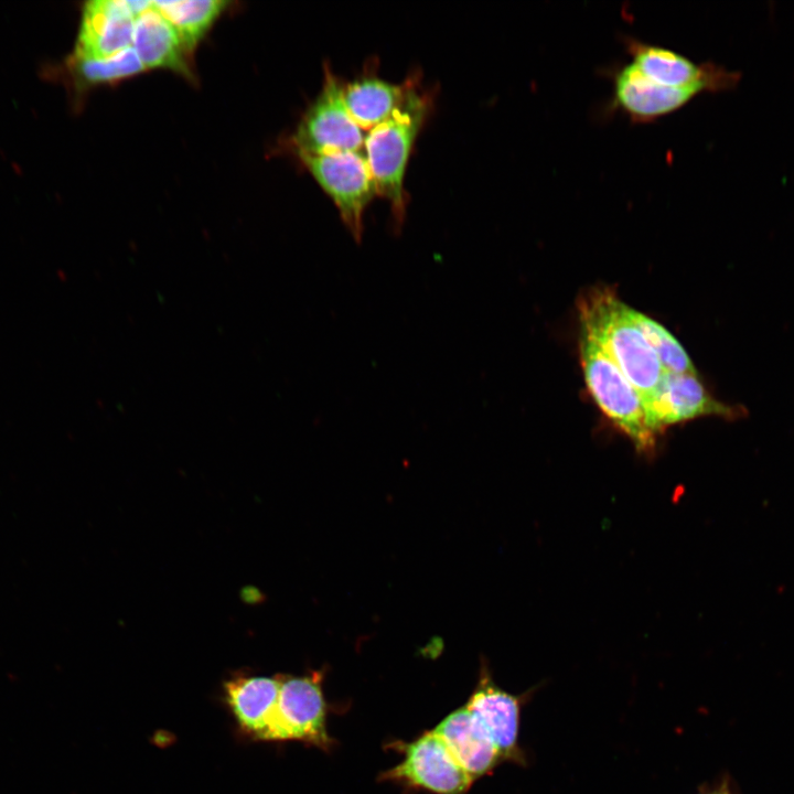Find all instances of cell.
<instances>
[{
    "instance_id": "obj_1",
    "label": "cell",
    "mask_w": 794,
    "mask_h": 794,
    "mask_svg": "<svg viewBox=\"0 0 794 794\" xmlns=\"http://www.w3.org/2000/svg\"><path fill=\"white\" fill-rule=\"evenodd\" d=\"M609 287H593L578 299L580 333L596 342L645 401L665 373L656 353Z\"/></svg>"
},
{
    "instance_id": "obj_2",
    "label": "cell",
    "mask_w": 794,
    "mask_h": 794,
    "mask_svg": "<svg viewBox=\"0 0 794 794\" xmlns=\"http://www.w3.org/2000/svg\"><path fill=\"white\" fill-rule=\"evenodd\" d=\"M432 108V95L416 87L404 104L383 124L374 127L365 139L366 159L377 194L390 205L395 232L403 227L407 193L404 176L407 162Z\"/></svg>"
},
{
    "instance_id": "obj_3",
    "label": "cell",
    "mask_w": 794,
    "mask_h": 794,
    "mask_svg": "<svg viewBox=\"0 0 794 794\" xmlns=\"http://www.w3.org/2000/svg\"><path fill=\"white\" fill-rule=\"evenodd\" d=\"M580 364L588 390L610 422L643 454H652L657 436L646 421L635 387L591 339L580 333Z\"/></svg>"
},
{
    "instance_id": "obj_4",
    "label": "cell",
    "mask_w": 794,
    "mask_h": 794,
    "mask_svg": "<svg viewBox=\"0 0 794 794\" xmlns=\"http://www.w3.org/2000/svg\"><path fill=\"white\" fill-rule=\"evenodd\" d=\"M324 674V669H314L300 676L279 675L278 698L260 741H298L323 751L333 748L322 688Z\"/></svg>"
},
{
    "instance_id": "obj_5",
    "label": "cell",
    "mask_w": 794,
    "mask_h": 794,
    "mask_svg": "<svg viewBox=\"0 0 794 794\" xmlns=\"http://www.w3.org/2000/svg\"><path fill=\"white\" fill-rule=\"evenodd\" d=\"M389 748L403 760L379 774L382 782L430 794H468L474 783L433 730L410 742L393 741Z\"/></svg>"
},
{
    "instance_id": "obj_6",
    "label": "cell",
    "mask_w": 794,
    "mask_h": 794,
    "mask_svg": "<svg viewBox=\"0 0 794 794\" xmlns=\"http://www.w3.org/2000/svg\"><path fill=\"white\" fill-rule=\"evenodd\" d=\"M304 167L336 205L354 240L363 237L364 212L377 195L366 155L361 151L297 153Z\"/></svg>"
},
{
    "instance_id": "obj_7",
    "label": "cell",
    "mask_w": 794,
    "mask_h": 794,
    "mask_svg": "<svg viewBox=\"0 0 794 794\" xmlns=\"http://www.w3.org/2000/svg\"><path fill=\"white\" fill-rule=\"evenodd\" d=\"M344 85L325 64L322 89L293 136L297 153L361 151L366 137L345 106Z\"/></svg>"
},
{
    "instance_id": "obj_8",
    "label": "cell",
    "mask_w": 794,
    "mask_h": 794,
    "mask_svg": "<svg viewBox=\"0 0 794 794\" xmlns=\"http://www.w3.org/2000/svg\"><path fill=\"white\" fill-rule=\"evenodd\" d=\"M612 84L607 111H618L632 122L647 124L667 116L702 93L697 87H672L645 77L631 62L615 64L605 71Z\"/></svg>"
},
{
    "instance_id": "obj_9",
    "label": "cell",
    "mask_w": 794,
    "mask_h": 794,
    "mask_svg": "<svg viewBox=\"0 0 794 794\" xmlns=\"http://www.w3.org/2000/svg\"><path fill=\"white\" fill-rule=\"evenodd\" d=\"M642 405L647 425L656 436L672 425L702 416L733 418L740 414L713 398L697 374L665 372L655 390Z\"/></svg>"
},
{
    "instance_id": "obj_10",
    "label": "cell",
    "mask_w": 794,
    "mask_h": 794,
    "mask_svg": "<svg viewBox=\"0 0 794 794\" xmlns=\"http://www.w3.org/2000/svg\"><path fill=\"white\" fill-rule=\"evenodd\" d=\"M631 63L647 78L672 87H697L702 92L722 89L733 77L713 64H697L670 49L624 36Z\"/></svg>"
},
{
    "instance_id": "obj_11",
    "label": "cell",
    "mask_w": 794,
    "mask_h": 794,
    "mask_svg": "<svg viewBox=\"0 0 794 794\" xmlns=\"http://www.w3.org/2000/svg\"><path fill=\"white\" fill-rule=\"evenodd\" d=\"M465 706L489 732L503 760L519 762L521 699L495 684L484 661L481 662L479 680Z\"/></svg>"
},
{
    "instance_id": "obj_12",
    "label": "cell",
    "mask_w": 794,
    "mask_h": 794,
    "mask_svg": "<svg viewBox=\"0 0 794 794\" xmlns=\"http://www.w3.org/2000/svg\"><path fill=\"white\" fill-rule=\"evenodd\" d=\"M136 17L127 0H95L85 4L74 57L100 58L131 46Z\"/></svg>"
},
{
    "instance_id": "obj_13",
    "label": "cell",
    "mask_w": 794,
    "mask_h": 794,
    "mask_svg": "<svg viewBox=\"0 0 794 794\" xmlns=\"http://www.w3.org/2000/svg\"><path fill=\"white\" fill-rule=\"evenodd\" d=\"M433 731L473 781L504 761L489 732L465 705L444 717Z\"/></svg>"
},
{
    "instance_id": "obj_14",
    "label": "cell",
    "mask_w": 794,
    "mask_h": 794,
    "mask_svg": "<svg viewBox=\"0 0 794 794\" xmlns=\"http://www.w3.org/2000/svg\"><path fill=\"white\" fill-rule=\"evenodd\" d=\"M419 83L417 73L401 84L388 83L377 77L371 63L361 77L344 85V103L360 127L374 128L390 118Z\"/></svg>"
},
{
    "instance_id": "obj_15",
    "label": "cell",
    "mask_w": 794,
    "mask_h": 794,
    "mask_svg": "<svg viewBox=\"0 0 794 794\" xmlns=\"http://www.w3.org/2000/svg\"><path fill=\"white\" fill-rule=\"evenodd\" d=\"M279 675L237 674L224 683V700L238 731L250 740L260 741L276 705Z\"/></svg>"
},
{
    "instance_id": "obj_16",
    "label": "cell",
    "mask_w": 794,
    "mask_h": 794,
    "mask_svg": "<svg viewBox=\"0 0 794 794\" xmlns=\"http://www.w3.org/2000/svg\"><path fill=\"white\" fill-rule=\"evenodd\" d=\"M131 46L144 68L184 72L185 46L174 28L154 9L136 18Z\"/></svg>"
},
{
    "instance_id": "obj_17",
    "label": "cell",
    "mask_w": 794,
    "mask_h": 794,
    "mask_svg": "<svg viewBox=\"0 0 794 794\" xmlns=\"http://www.w3.org/2000/svg\"><path fill=\"white\" fill-rule=\"evenodd\" d=\"M174 28L186 50H192L228 4L222 0L152 1Z\"/></svg>"
},
{
    "instance_id": "obj_18",
    "label": "cell",
    "mask_w": 794,
    "mask_h": 794,
    "mask_svg": "<svg viewBox=\"0 0 794 794\" xmlns=\"http://www.w3.org/2000/svg\"><path fill=\"white\" fill-rule=\"evenodd\" d=\"M627 312L630 319L656 353L665 372L697 374L687 352L665 326L630 305Z\"/></svg>"
},
{
    "instance_id": "obj_19",
    "label": "cell",
    "mask_w": 794,
    "mask_h": 794,
    "mask_svg": "<svg viewBox=\"0 0 794 794\" xmlns=\"http://www.w3.org/2000/svg\"><path fill=\"white\" fill-rule=\"evenodd\" d=\"M73 62L76 74L87 84L116 82L146 69L132 46L100 58L73 57Z\"/></svg>"
},
{
    "instance_id": "obj_20",
    "label": "cell",
    "mask_w": 794,
    "mask_h": 794,
    "mask_svg": "<svg viewBox=\"0 0 794 794\" xmlns=\"http://www.w3.org/2000/svg\"><path fill=\"white\" fill-rule=\"evenodd\" d=\"M712 794H715V793H712Z\"/></svg>"
}]
</instances>
